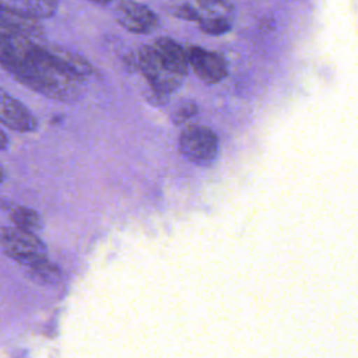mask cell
<instances>
[{"mask_svg": "<svg viewBox=\"0 0 358 358\" xmlns=\"http://www.w3.org/2000/svg\"><path fill=\"white\" fill-rule=\"evenodd\" d=\"M0 66L24 87L55 101L73 102L94 67L83 56L0 22Z\"/></svg>", "mask_w": 358, "mask_h": 358, "instance_id": "obj_1", "label": "cell"}, {"mask_svg": "<svg viewBox=\"0 0 358 358\" xmlns=\"http://www.w3.org/2000/svg\"><path fill=\"white\" fill-rule=\"evenodd\" d=\"M137 66L148 84L150 94L147 99L154 105H164L172 92H175L183 78L171 73L158 59L151 45H144L137 53Z\"/></svg>", "mask_w": 358, "mask_h": 358, "instance_id": "obj_2", "label": "cell"}, {"mask_svg": "<svg viewBox=\"0 0 358 358\" xmlns=\"http://www.w3.org/2000/svg\"><path fill=\"white\" fill-rule=\"evenodd\" d=\"M0 246L6 256L17 262L21 267L46 256V246L36 234L14 225L0 228Z\"/></svg>", "mask_w": 358, "mask_h": 358, "instance_id": "obj_3", "label": "cell"}, {"mask_svg": "<svg viewBox=\"0 0 358 358\" xmlns=\"http://www.w3.org/2000/svg\"><path fill=\"white\" fill-rule=\"evenodd\" d=\"M180 152L197 165H210L218 155V137L204 124H189L179 136Z\"/></svg>", "mask_w": 358, "mask_h": 358, "instance_id": "obj_4", "label": "cell"}, {"mask_svg": "<svg viewBox=\"0 0 358 358\" xmlns=\"http://www.w3.org/2000/svg\"><path fill=\"white\" fill-rule=\"evenodd\" d=\"M189 69L204 84L214 85L221 83L228 74L227 60L217 52L204 49L201 46L190 45L186 48Z\"/></svg>", "mask_w": 358, "mask_h": 358, "instance_id": "obj_5", "label": "cell"}, {"mask_svg": "<svg viewBox=\"0 0 358 358\" xmlns=\"http://www.w3.org/2000/svg\"><path fill=\"white\" fill-rule=\"evenodd\" d=\"M115 18L126 31L138 35L154 32L159 27L158 15L136 0H119L115 7Z\"/></svg>", "mask_w": 358, "mask_h": 358, "instance_id": "obj_6", "label": "cell"}, {"mask_svg": "<svg viewBox=\"0 0 358 358\" xmlns=\"http://www.w3.org/2000/svg\"><path fill=\"white\" fill-rule=\"evenodd\" d=\"M0 124L18 133H31L36 127V119L31 110L0 87Z\"/></svg>", "mask_w": 358, "mask_h": 358, "instance_id": "obj_7", "label": "cell"}, {"mask_svg": "<svg viewBox=\"0 0 358 358\" xmlns=\"http://www.w3.org/2000/svg\"><path fill=\"white\" fill-rule=\"evenodd\" d=\"M159 62L173 74L185 78L189 73L186 48L169 36H158L151 43Z\"/></svg>", "mask_w": 358, "mask_h": 358, "instance_id": "obj_8", "label": "cell"}, {"mask_svg": "<svg viewBox=\"0 0 358 358\" xmlns=\"http://www.w3.org/2000/svg\"><path fill=\"white\" fill-rule=\"evenodd\" d=\"M11 4L14 8L34 20L50 18L56 14L59 1L57 0H3Z\"/></svg>", "mask_w": 358, "mask_h": 358, "instance_id": "obj_9", "label": "cell"}, {"mask_svg": "<svg viewBox=\"0 0 358 358\" xmlns=\"http://www.w3.org/2000/svg\"><path fill=\"white\" fill-rule=\"evenodd\" d=\"M27 274L36 282L39 284H46V285H56L62 280V273L57 266H55L48 256L41 257L28 266L24 267Z\"/></svg>", "mask_w": 358, "mask_h": 358, "instance_id": "obj_10", "label": "cell"}, {"mask_svg": "<svg viewBox=\"0 0 358 358\" xmlns=\"http://www.w3.org/2000/svg\"><path fill=\"white\" fill-rule=\"evenodd\" d=\"M8 215L13 225L17 228H21L24 231L34 232V234L42 229V218L34 208H29L25 206H14L10 210Z\"/></svg>", "mask_w": 358, "mask_h": 358, "instance_id": "obj_11", "label": "cell"}, {"mask_svg": "<svg viewBox=\"0 0 358 358\" xmlns=\"http://www.w3.org/2000/svg\"><path fill=\"white\" fill-rule=\"evenodd\" d=\"M199 29L207 35H224L231 29V21L228 17L220 13H208L203 14L201 18L196 22Z\"/></svg>", "mask_w": 358, "mask_h": 358, "instance_id": "obj_12", "label": "cell"}, {"mask_svg": "<svg viewBox=\"0 0 358 358\" xmlns=\"http://www.w3.org/2000/svg\"><path fill=\"white\" fill-rule=\"evenodd\" d=\"M199 112L197 103L194 101H183L178 103L172 110V120L175 124H182L189 122Z\"/></svg>", "mask_w": 358, "mask_h": 358, "instance_id": "obj_13", "label": "cell"}, {"mask_svg": "<svg viewBox=\"0 0 358 358\" xmlns=\"http://www.w3.org/2000/svg\"><path fill=\"white\" fill-rule=\"evenodd\" d=\"M175 15L180 20H186V21H190V22H197L201 18V11H200L199 7H194L190 3H183V4H179L175 8Z\"/></svg>", "mask_w": 358, "mask_h": 358, "instance_id": "obj_14", "label": "cell"}, {"mask_svg": "<svg viewBox=\"0 0 358 358\" xmlns=\"http://www.w3.org/2000/svg\"><path fill=\"white\" fill-rule=\"evenodd\" d=\"M197 3L201 11H214L215 7L224 6L225 0H197Z\"/></svg>", "mask_w": 358, "mask_h": 358, "instance_id": "obj_15", "label": "cell"}, {"mask_svg": "<svg viewBox=\"0 0 358 358\" xmlns=\"http://www.w3.org/2000/svg\"><path fill=\"white\" fill-rule=\"evenodd\" d=\"M8 147V137L7 134L0 129V150H6Z\"/></svg>", "mask_w": 358, "mask_h": 358, "instance_id": "obj_16", "label": "cell"}, {"mask_svg": "<svg viewBox=\"0 0 358 358\" xmlns=\"http://www.w3.org/2000/svg\"><path fill=\"white\" fill-rule=\"evenodd\" d=\"M88 1L95 3V4H99V6H106V4H109L112 0H88Z\"/></svg>", "mask_w": 358, "mask_h": 358, "instance_id": "obj_17", "label": "cell"}, {"mask_svg": "<svg viewBox=\"0 0 358 358\" xmlns=\"http://www.w3.org/2000/svg\"><path fill=\"white\" fill-rule=\"evenodd\" d=\"M6 179V172H4V169H3V166L0 165V183L3 182Z\"/></svg>", "mask_w": 358, "mask_h": 358, "instance_id": "obj_18", "label": "cell"}]
</instances>
